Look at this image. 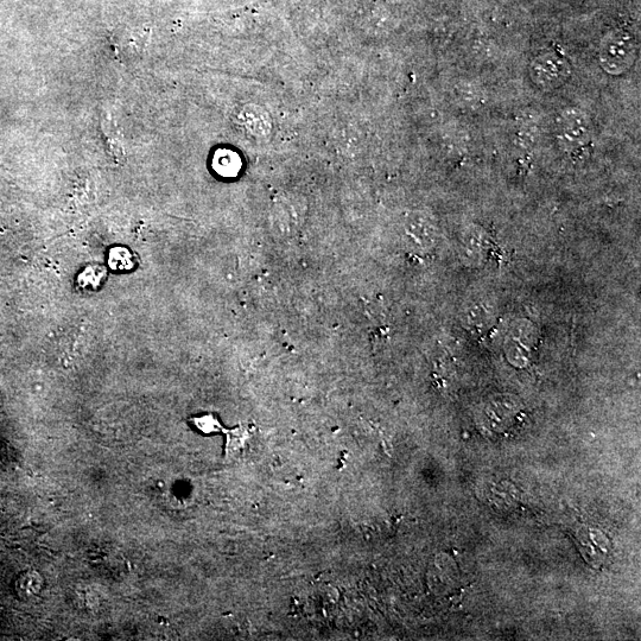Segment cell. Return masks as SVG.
Here are the masks:
<instances>
[{"label": "cell", "mask_w": 641, "mask_h": 641, "mask_svg": "<svg viewBox=\"0 0 641 641\" xmlns=\"http://www.w3.org/2000/svg\"><path fill=\"white\" fill-rule=\"evenodd\" d=\"M637 44L633 37L623 30L607 34L599 46L598 59L602 69L613 76L630 71L637 60Z\"/></svg>", "instance_id": "1"}, {"label": "cell", "mask_w": 641, "mask_h": 641, "mask_svg": "<svg viewBox=\"0 0 641 641\" xmlns=\"http://www.w3.org/2000/svg\"><path fill=\"white\" fill-rule=\"evenodd\" d=\"M571 73L573 69L567 57L552 50L537 55L529 66L532 84L544 92L556 91L566 85Z\"/></svg>", "instance_id": "2"}, {"label": "cell", "mask_w": 641, "mask_h": 641, "mask_svg": "<svg viewBox=\"0 0 641 641\" xmlns=\"http://www.w3.org/2000/svg\"><path fill=\"white\" fill-rule=\"evenodd\" d=\"M592 133V123L579 107H566L556 118V141L564 151L573 152L586 147Z\"/></svg>", "instance_id": "3"}, {"label": "cell", "mask_w": 641, "mask_h": 641, "mask_svg": "<svg viewBox=\"0 0 641 641\" xmlns=\"http://www.w3.org/2000/svg\"><path fill=\"white\" fill-rule=\"evenodd\" d=\"M408 226V231L418 240H429L433 236V226L423 215L417 214Z\"/></svg>", "instance_id": "4"}, {"label": "cell", "mask_w": 641, "mask_h": 641, "mask_svg": "<svg viewBox=\"0 0 641 641\" xmlns=\"http://www.w3.org/2000/svg\"><path fill=\"white\" fill-rule=\"evenodd\" d=\"M114 270H128L132 268V257L125 249H114L109 259Z\"/></svg>", "instance_id": "5"}, {"label": "cell", "mask_w": 641, "mask_h": 641, "mask_svg": "<svg viewBox=\"0 0 641 641\" xmlns=\"http://www.w3.org/2000/svg\"><path fill=\"white\" fill-rule=\"evenodd\" d=\"M536 128H533V126H522L518 132V139L520 143L523 145L526 144H533L536 141V135H535Z\"/></svg>", "instance_id": "6"}]
</instances>
